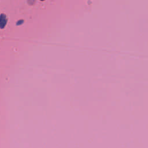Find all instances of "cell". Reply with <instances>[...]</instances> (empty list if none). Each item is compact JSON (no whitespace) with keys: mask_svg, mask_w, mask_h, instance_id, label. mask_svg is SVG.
Masks as SVG:
<instances>
[{"mask_svg":"<svg viewBox=\"0 0 148 148\" xmlns=\"http://www.w3.org/2000/svg\"><path fill=\"white\" fill-rule=\"evenodd\" d=\"M7 23V16L5 14H1L0 16V29H4Z\"/></svg>","mask_w":148,"mask_h":148,"instance_id":"obj_1","label":"cell"},{"mask_svg":"<svg viewBox=\"0 0 148 148\" xmlns=\"http://www.w3.org/2000/svg\"><path fill=\"white\" fill-rule=\"evenodd\" d=\"M41 1H44V0H41Z\"/></svg>","mask_w":148,"mask_h":148,"instance_id":"obj_2","label":"cell"}]
</instances>
